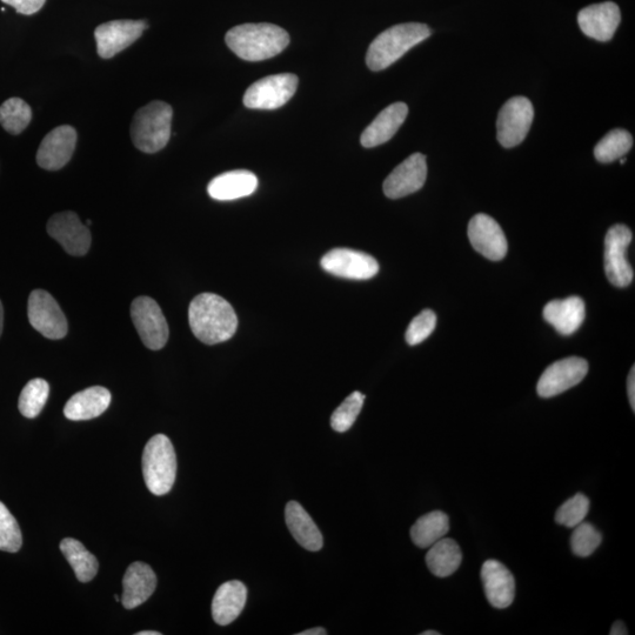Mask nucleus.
Instances as JSON below:
<instances>
[{"label":"nucleus","instance_id":"bb28decb","mask_svg":"<svg viewBox=\"0 0 635 635\" xmlns=\"http://www.w3.org/2000/svg\"><path fill=\"white\" fill-rule=\"evenodd\" d=\"M463 561V553L457 541L443 538L430 547L427 552L426 564L434 576L446 578L452 576L458 570Z\"/></svg>","mask_w":635,"mask_h":635},{"label":"nucleus","instance_id":"1a4fd4ad","mask_svg":"<svg viewBox=\"0 0 635 635\" xmlns=\"http://www.w3.org/2000/svg\"><path fill=\"white\" fill-rule=\"evenodd\" d=\"M632 232L623 224L614 225L605 238V270L610 283L626 287L633 282L634 272L626 257L632 242Z\"/></svg>","mask_w":635,"mask_h":635},{"label":"nucleus","instance_id":"7ed1b4c3","mask_svg":"<svg viewBox=\"0 0 635 635\" xmlns=\"http://www.w3.org/2000/svg\"><path fill=\"white\" fill-rule=\"evenodd\" d=\"M431 35L429 26L421 23L392 26L373 40L367 51L366 64L372 71H383Z\"/></svg>","mask_w":635,"mask_h":635},{"label":"nucleus","instance_id":"ea45409f","mask_svg":"<svg viewBox=\"0 0 635 635\" xmlns=\"http://www.w3.org/2000/svg\"><path fill=\"white\" fill-rule=\"evenodd\" d=\"M611 635H626L628 634L627 628L623 621H616L611 628Z\"/></svg>","mask_w":635,"mask_h":635},{"label":"nucleus","instance_id":"f03ea898","mask_svg":"<svg viewBox=\"0 0 635 635\" xmlns=\"http://www.w3.org/2000/svg\"><path fill=\"white\" fill-rule=\"evenodd\" d=\"M230 50L247 62H262L282 53L290 44V36L273 24H243L226 33Z\"/></svg>","mask_w":635,"mask_h":635},{"label":"nucleus","instance_id":"9d476101","mask_svg":"<svg viewBox=\"0 0 635 635\" xmlns=\"http://www.w3.org/2000/svg\"><path fill=\"white\" fill-rule=\"evenodd\" d=\"M28 314L33 329L45 338L58 340L68 334V320L49 292L35 290L30 294Z\"/></svg>","mask_w":635,"mask_h":635},{"label":"nucleus","instance_id":"f3484780","mask_svg":"<svg viewBox=\"0 0 635 635\" xmlns=\"http://www.w3.org/2000/svg\"><path fill=\"white\" fill-rule=\"evenodd\" d=\"M469 238L474 250L493 262L504 259L507 253V239L503 229L492 217L479 213L469 224Z\"/></svg>","mask_w":635,"mask_h":635},{"label":"nucleus","instance_id":"b1692460","mask_svg":"<svg viewBox=\"0 0 635 635\" xmlns=\"http://www.w3.org/2000/svg\"><path fill=\"white\" fill-rule=\"evenodd\" d=\"M544 319L563 336H571L584 323V300L579 297L553 300L545 306Z\"/></svg>","mask_w":635,"mask_h":635},{"label":"nucleus","instance_id":"39448f33","mask_svg":"<svg viewBox=\"0 0 635 635\" xmlns=\"http://www.w3.org/2000/svg\"><path fill=\"white\" fill-rule=\"evenodd\" d=\"M143 473L147 489L155 496H165L175 485L177 457L175 447L165 434H157L146 444Z\"/></svg>","mask_w":635,"mask_h":635},{"label":"nucleus","instance_id":"412c9836","mask_svg":"<svg viewBox=\"0 0 635 635\" xmlns=\"http://www.w3.org/2000/svg\"><path fill=\"white\" fill-rule=\"evenodd\" d=\"M157 577L152 568L144 563H133L127 568L123 579L122 603L126 610H133L149 599L156 591Z\"/></svg>","mask_w":635,"mask_h":635},{"label":"nucleus","instance_id":"7c9ffc66","mask_svg":"<svg viewBox=\"0 0 635 635\" xmlns=\"http://www.w3.org/2000/svg\"><path fill=\"white\" fill-rule=\"evenodd\" d=\"M32 120L30 105L20 98H10L0 106V125L11 135H20Z\"/></svg>","mask_w":635,"mask_h":635},{"label":"nucleus","instance_id":"c756f323","mask_svg":"<svg viewBox=\"0 0 635 635\" xmlns=\"http://www.w3.org/2000/svg\"><path fill=\"white\" fill-rule=\"evenodd\" d=\"M632 146L633 137L630 132L623 129L612 130L597 144L594 156L600 163H612L624 157Z\"/></svg>","mask_w":635,"mask_h":635},{"label":"nucleus","instance_id":"473e14b6","mask_svg":"<svg viewBox=\"0 0 635 635\" xmlns=\"http://www.w3.org/2000/svg\"><path fill=\"white\" fill-rule=\"evenodd\" d=\"M364 401L365 396L360 392H353L351 396L347 397L332 414V429L339 433L349 431L356 423L359 413L362 412Z\"/></svg>","mask_w":635,"mask_h":635},{"label":"nucleus","instance_id":"c85d7f7f","mask_svg":"<svg viewBox=\"0 0 635 635\" xmlns=\"http://www.w3.org/2000/svg\"><path fill=\"white\" fill-rule=\"evenodd\" d=\"M60 551L69 561L80 583H89L96 577L99 570L98 560L80 541L66 538L60 543Z\"/></svg>","mask_w":635,"mask_h":635},{"label":"nucleus","instance_id":"9b49d317","mask_svg":"<svg viewBox=\"0 0 635 635\" xmlns=\"http://www.w3.org/2000/svg\"><path fill=\"white\" fill-rule=\"evenodd\" d=\"M149 28L145 20H113L95 31L98 55L110 59L129 48Z\"/></svg>","mask_w":635,"mask_h":635},{"label":"nucleus","instance_id":"79ce46f5","mask_svg":"<svg viewBox=\"0 0 635 635\" xmlns=\"http://www.w3.org/2000/svg\"><path fill=\"white\" fill-rule=\"evenodd\" d=\"M3 326H4V309H3L2 302H0V336H2Z\"/></svg>","mask_w":635,"mask_h":635},{"label":"nucleus","instance_id":"4468645a","mask_svg":"<svg viewBox=\"0 0 635 635\" xmlns=\"http://www.w3.org/2000/svg\"><path fill=\"white\" fill-rule=\"evenodd\" d=\"M48 233L71 256L82 257L90 250V230L75 212H60L53 216L48 223Z\"/></svg>","mask_w":635,"mask_h":635},{"label":"nucleus","instance_id":"6e6552de","mask_svg":"<svg viewBox=\"0 0 635 635\" xmlns=\"http://www.w3.org/2000/svg\"><path fill=\"white\" fill-rule=\"evenodd\" d=\"M131 318L147 349L162 350L169 340V325L156 300L139 297L131 305Z\"/></svg>","mask_w":635,"mask_h":635},{"label":"nucleus","instance_id":"58836bf2","mask_svg":"<svg viewBox=\"0 0 635 635\" xmlns=\"http://www.w3.org/2000/svg\"><path fill=\"white\" fill-rule=\"evenodd\" d=\"M627 393L628 399H630V404L632 410L635 411V369L634 366L630 372V376L627 379Z\"/></svg>","mask_w":635,"mask_h":635},{"label":"nucleus","instance_id":"2eb2a0df","mask_svg":"<svg viewBox=\"0 0 635 635\" xmlns=\"http://www.w3.org/2000/svg\"><path fill=\"white\" fill-rule=\"evenodd\" d=\"M77 131L70 125L56 127L43 139L37 152V163L42 169H63L72 158L77 145Z\"/></svg>","mask_w":635,"mask_h":635},{"label":"nucleus","instance_id":"2f4dec72","mask_svg":"<svg viewBox=\"0 0 635 635\" xmlns=\"http://www.w3.org/2000/svg\"><path fill=\"white\" fill-rule=\"evenodd\" d=\"M50 385L44 379H33L24 387L19 397V411L24 417L33 419L42 412L48 401Z\"/></svg>","mask_w":635,"mask_h":635},{"label":"nucleus","instance_id":"c9c22d12","mask_svg":"<svg viewBox=\"0 0 635 635\" xmlns=\"http://www.w3.org/2000/svg\"><path fill=\"white\" fill-rule=\"evenodd\" d=\"M588 511H590V499L583 493H578L559 507L556 521L559 525L574 528L583 523Z\"/></svg>","mask_w":635,"mask_h":635},{"label":"nucleus","instance_id":"c03bdc74","mask_svg":"<svg viewBox=\"0 0 635 635\" xmlns=\"http://www.w3.org/2000/svg\"><path fill=\"white\" fill-rule=\"evenodd\" d=\"M439 634L440 633L436 632V631H426V632L421 633V635H439Z\"/></svg>","mask_w":635,"mask_h":635},{"label":"nucleus","instance_id":"f704fd0d","mask_svg":"<svg viewBox=\"0 0 635 635\" xmlns=\"http://www.w3.org/2000/svg\"><path fill=\"white\" fill-rule=\"evenodd\" d=\"M603 536L590 523H581L574 527L571 537L572 552L580 558L590 557L600 546Z\"/></svg>","mask_w":635,"mask_h":635},{"label":"nucleus","instance_id":"dca6fc26","mask_svg":"<svg viewBox=\"0 0 635 635\" xmlns=\"http://www.w3.org/2000/svg\"><path fill=\"white\" fill-rule=\"evenodd\" d=\"M426 177V157L421 153H414L385 179L383 185L385 196L390 199L410 196L424 186Z\"/></svg>","mask_w":635,"mask_h":635},{"label":"nucleus","instance_id":"4be33fe9","mask_svg":"<svg viewBox=\"0 0 635 635\" xmlns=\"http://www.w3.org/2000/svg\"><path fill=\"white\" fill-rule=\"evenodd\" d=\"M258 187V178L246 170L225 172L211 180L207 192L219 202H229L253 195Z\"/></svg>","mask_w":635,"mask_h":635},{"label":"nucleus","instance_id":"49530a36","mask_svg":"<svg viewBox=\"0 0 635 635\" xmlns=\"http://www.w3.org/2000/svg\"><path fill=\"white\" fill-rule=\"evenodd\" d=\"M115 599H116L117 601H119V597H118V596H115Z\"/></svg>","mask_w":635,"mask_h":635},{"label":"nucleus","instance_id":"f257e3e1","mask_svg":"<svg viewBox=\"0 0 635 635\" xmlns=\"http://www.w3.org/2000/svg\"><path fill=\"white\" fill-rule=\"evenodd\" d=\"M189 322L193 334L206 345L227 342L237 331L238 318L227 300L215 293L199 294L192 300Z\"/></svg>","mask_w":635,"mask_h":635},{"label":"nucleus","instance_id":"4c0bfd02","mask_svg":"<svg viewBox=\"0 0 635 635\" xmlns=\"http://www.w3.org/2000/svg\"><path fill=\"white\" fill-rule=\"evenodd\" d=\"M6 5L12 6L20 15H35L46 3V0H2Z\"/></svg>","mask_w":635,"mask_h":635},{"label":"nucleus","instance_id":"72a5a7b5","mask_svg":"<svg viewBox=\"0 0 635 635\" xmlns=\"http://www.w3.org/2000/svg\"><path fill=\"white\" fill-rule=\"evenodd\" d=\"M23 544L22 531L15 517L0 501V551L16 553Z\"/></svg>","mask_w":635,"mask_h":635},{"label":"nucleus","instance_id":"a18cd8bd","mask_svg":"<svg viewBox=\"0 0 635 635\" xmlns=\"http://www.w3.org/2000/svg\"><path fill=\"white\" fill-rule=\"evenodd\" d=\"M626 163V158L621 159V164H625Z\"/></svg>","mask_w":635,"mask_h":635},{"label":"nucleus","instance_id":"20e7f679","mask_svg":"<svg viewBox=\"0 0 635 635\" xmlns=\"http://www.w3.org/2000/svg\"><path fill=\"white\" fill-rule=\"evenodd\" d=\"M173 109L171 105L152 102L137 111L131 124V138L139 151L156 153L163 150L171 138Z\"/></svg>","mask_w":635,"mask_h":635},{"label":"nucleus","instance_id":"cd10ccee","mask_svg":"<svg viewBox=\"0 0 635 635\" xmlns=\"http://www.w3.org/2000/svg\"><path fill=\"white\" fill-rule=\"evenodd\" d=\"M450 531V518L446 513L433 511L420 517L411 528V539L420 548L431 547Z\"/></svg>","mask_w":635,"mask_h":635},{"label":"nucleus","instance_id":"a878e982","mask_svg":"<svg viewBox=\"0 0 635 635\" xmlns=\"http://www.w3.org/2000/svg\"><path fill=\"white\" fill-rule=\"evenodd\" d=\"M111 393L102 386L78 392L65 405V417L72 421L95 419L109 409Z\"/></svg>","mask_w":635,"mask_h":635},{"label":"nucleus","instance_id":"6ab92c4d","mask_svg":"<svg viewBox=\"0 0 635 635\" xmlns=\"http://www.w3.org/2000/svg\"><path fill=\"white\" fill-rule=\"evenodd\" d=\"M481 580L489 603L499 610L510 607L516 597V580L508 568L498 560L485 561Z\"/></svg>","mask_w":635,"mask_h":635},{"label":"nucleus","instance_id":"a19ab883","mask_svg":"<svg viewBox=\"0 0 635 635\" xmlns=\"http://www.w3.org/2000/svg\"><path fill=\"white\" fill-rule=\"evenodd\" d=\"M327 631L323 627H314L310 628V630H306L304 632H300L297 635H326Z\"/></svg>","mask_w":635,"mask_h":635},{"label":"nucleus","instance_id":"5701e85b","mask_svg":"<svg viewBox=\"0 0 635 635\" xmlns=\"http://www.w3.org/2000/svg\"><path fill=\"white\" fill-rule=\"evenodd\" d=\"M247 588L242 581L232 580L220 586L212 601V617L220 626L233 623L243 612Z\"/></svg>","mask_w":635,"mask_h":635},{"label":"nucleus","instance_id":"aec40b11","mask_svg":"<svg viewBox=\"0 0 635 635\" xmlns=\"http://www.w3.org/2000/svg\"><path fill=\"white\" fill-rule=\"evenodd\" d=\"M409 115V106L405 103H394L381 111L376 119L366 127L360 143L366 149L389 142L396 135Z\"/></svg>","mask_w":635,"mask_h":635},{"label":"nucleus","instance_id":"37998d69","mask_svg":"<svg viewBox=\"0 0 635 635\" xmlns=\"http://www.w3.org/2000/svg\"><path fill=\"white\" fill-rule=\"evenodd\" d=\"M138 635H160V633L156 631H144L139 632Z\"/></svg>","mask_w":635,"mask_h":635},{"label":"nucleus","instance_id":"0eeeda50","mask_svg":"<svg viewBox=\"0 0 635 635\" xmlns=\"http://www.w3.org/2000/svg\"><path fill=\"white\" fill-rule=\"evenodd\" d=\"M534 118L533 105L525 97L508 99L497 120V138L501 146L512 149L523 143Z\"/></svg>","mask_w":635,"mask_h":635},{"label":"nucleus","instance_id":"a211bd4d","mask_svg":"<svg viewBox=\"0 0 635 635\" xmlns=\"http://www.w3.org/2000/svg\"><path fill=\"white\" fill-rule=\"evenodd\" d=\"M621 22L619 6L613 2H605L587 6L578 15L580 30L587 37L608 42L616 33Z\"/></svg>","mask_w":635,"mask_h":635},{"label":"nucleus","instance_id":"e433bc0d","mask_svg":"<svg viewBox=\"0 0 635 635\" xmlns=\"http://www.w3.org/2000/svg\"><path fill=\"white\" fill-rule=\"evenodd\" d=\"M437 316L431 310H424L414 318L407 329L405 337L407 344L416 346L423 343L424 340L429 338L436 329Z\"/></svg>","mask_w":635,"mask_h":635},{"label":"nucleus","instance_id":"393cba45","mask_svg":"<svg viewBox=\"0 0 635 635\" xmlns=\"http://www.w3.org/2000/svg\"><path fill=\"white\" fill-rule=\"evenodd\" d=\"M285 520L287 528L300 546L311 552L322 550L324 545L322 532L297 501H290L286 505Z\"/></svg>","mask_w":635,"mask_h":635},{"label":"nucleus","instance_id":"ddd939ff","mask_svg":"<svg viewBox=\"0 0 635 635\" xmlns=\"http://www.w3.org/2000/svg\"><path fill=\"white\" fill-rule=\"evenodd\" d=\"M320 265L333 276L351 280H369L379 272V264L370 254L349 249L327 252Z\"/></svg>","mask_w":635,"mask_h":635},{"label":"nucleus","instance_id":"423d86ee","mask_svg":"<svg viewBox=\"0 0 635 635\" xmlns=\"http://www.w3.org/2000/svg\"><path fill=\"white\" fill-rule=\"evenodd\" d=\"M299 79L292 73H282L257 80L244 95V105L252 110L282 108L294 96Z\"/></svg>","mask_w":635,"mask_h":635},{"label":"nucleus","instance_id":"f8f14e48","mask_svg":"<svg viewBox=\"0 0 635 635\" xmlns=\"http://www.w3.org/2000/svg\"><path fill=\"white\" fill-rule=\"evenodd\" d=\"M588 363L583 358L570 357L548 366L541 374L537 391L541 398L559 396L585 379Z\"/></svg>","mask_w":635,"mask_h":635}]
</instances>
